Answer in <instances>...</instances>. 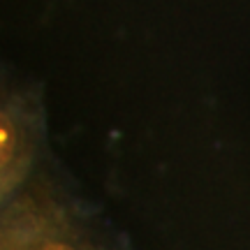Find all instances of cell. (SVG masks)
Returning a JSON list of instances; mask_svg holds the SVG:
<instances>
[{
	"instance_id": "cell-1",
	"label": "cell",
	"mask_w": 250,
	"mask_h": 250,
	"mask_svg": "<svg viewBox=\"0 0 250 250\" xmlns=\"http://www.w3.org/2000/svg\"><path fill=\"white\" fill-rule=\"evenodd\" d=\"M0 250H123L51 176L35 174L0 211Z\"/></svg>"
},
{
	"instance_id": "cell-2",
	"label": "cell",
	"mask_w": 250,
	"mask_h": 250,
	"mask_svg": "<svg viewBox=\"0 0 250 250\" xmlns=\"http://www.w3.org/2000/svg\"><path fill=\"white\" fill-rule=\"evenodd\" d=\"M42 114L26 90L0 72V211L35 176Z\"/></svg>"
}]
</instances>
